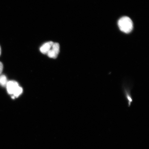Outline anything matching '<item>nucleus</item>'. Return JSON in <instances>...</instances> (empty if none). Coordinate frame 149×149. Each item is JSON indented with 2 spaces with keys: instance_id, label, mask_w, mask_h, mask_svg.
<instances>
[{
  "instance_id": "1",
  "label": "nucleus",
  "mask_w": 149,
  "mask_h": 149,
  "mask_svg": "<svg viewBox=\"0 0 149 149\" xmlns=\"http://www.w3.org/2000/svg\"><path fill=\"white\" fill-rule=\"evenodd\" d=\"M118 25L119 29L122 32L129 33L133 29V24L131 19L127 16H124L119 20Z\"/></svg>"
},
{
  "instance_id": "2",
  "label": "nucleus",
  "mask_w": 149,
  "mask_h": 149,
  "mask_svg": "<svg viewBox=\"0 0 149 149\" xmlns=\"http://www.w3.org/2000/svg\"><path fill=\"white\" fill-rule=\"evenodd\" d=\"M132 87L128 85L127 84L124 83L122 85L123 93L124 95L125 98L127 102L128 106L130 107L133 102V98L132 97L131 93V90Z\"/></svg>"
},
{
  "instance_id": "3",
  "label": "nucleus",
  "mask_w": 149,
  "mask_h": 149,
  "mask_svg": "<svg viewBox=\"0 0 149 149\" xmlns=\"http://www.w3.org/2000/svg\"><path fill=\"white\" fill-rule=\"evenodd\" d=\"M60 51V46L58 43H54L51 49L47 54L51 58H56L58 56Z\"/></svg>"
},
{
  "instance_id": "4",
  "label": "nucleus",
  "mask_w": 149,
  "mask_h": 149,
  "mask_svg": "<svg viewBox=\"0 0 149 149\" xmlns=\"http://www.w3.org/2000/svg\"><path fill=\"white\" fill-rule=\"evenodd\" d=\"M19 86L18 83L14 81H10L7 82L6 87L7 92L9 94L13 95L15 91Z\"/></svg>"
},
{
  "instance_id": "5",
  "label": "nucleus",
  "mask_w": 149,
  "mask_h": 149,
  "mask_svg": "<svg viewBox=\"0 0 149 149\" xmlns=\"http://www.w3.org/2000/svg\"><path fill=\"white\" fill-rule=\"evenodd\" d=\"M54 43L53 42L50 41L46 42L40 48L41 53L44 54H47L49 50L51 49Z\"/></svg>"
},
{
  "instance_id": "6",
  "label": "nucleus",
  "mask_w": 149,
  "mask_h": 149,
  "mask_svg": "<svg viewBox=\"0 0 149 149\" xmlns=\"http://www.w3.org/2000/svg\"><path fill=\"white\" fill-rule=\"evenodd\" d=\"M7 82L6 76L5 75L0 76V85L3 87L6 86Z\"/></svg>"
},
{
  "instance_id": "7",
  "label": "nucleus",
  "mask_w": 149,
  "mask_h": 149,
  "mask_svg": "<svg viewBox=\"0 0 149 149\" xmlns=\"http://www.w3.org/2000/svg\"><path fill=\"white\" fill-rule=\"evenodd\" d=\"M23 92V89L22 87L19 86L14 93L13 96L14 97H18L22 94Z\"/></svg>"
},
{
  "instance_id": "8",
  "label": "nucleus",
  "mask_w": 149,
  "mask_h": 149,
  "mask_svg": "<svg viewBox=\"0 0 149 149\" xmlns=\"http://www.w3.org/2000/svg\"><path fill=\"white\" fill-rule=\"evenodd\" d=\"M3 66L2 63L0 61V74H1L3 72Z\"/></svg>"
},
{
  "instance_id": "9",
  "label": "nucleus",
  "mask_w": 149,
  "mask_h": 149,
  "mask_svg": "<svg viewBox=\"0 0 149 149\" xmlns=\"http://www.w3.org/2000/svg\"><path fill=\"white\" fill-rule=\"evenodd\" d=\"M1 46H0V56L1 55Z\"/></svg>"
}]
</instances>
